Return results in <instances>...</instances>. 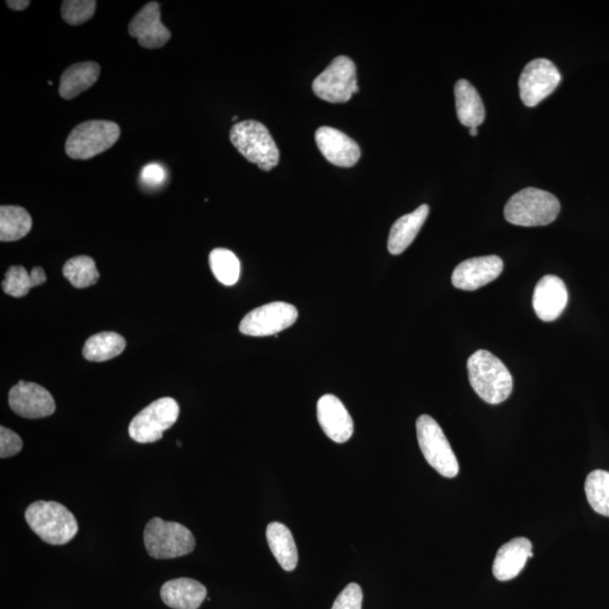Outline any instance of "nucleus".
Instances as JSON below:
<instances>
[{"instance_id":"nucleus-26","label":"nucleus","mask_w":609,"mask_h":609,"mask_svg":"<svg viewBox=\"0 0 609 609\" xmlns=\"http://www.w3.org/2000/svg\"><path fill=\"white\" fill-rule=\"evenodd\" d=\"M214 276L225 286H234L241 276V262L235 253L227 249H215L209 255Z\"/></svg>"},{"instance_id":"nucleus-16","label":"nucleus","mask_w":609,"mask_h":609,"mask_svg":"<svg viewBox=\"0 0 609 609\" xmlns=\"http://www.w3.org/2000/svg\"><path fill=\"white\" fill-rule=\"evenodd\" d=\"M569 302L564 282L556 276H545L535 287L533 306L538 319L544 322L558 320Z\"/></svg>"},{"instance_id":"nucleus-30","label":"nucleus","mask_w":609,"mask_h":609,"mask_svg":"<svg viewBox=\"0 0 609 609\" xmlns=\"http://www.w3.org/2000/svg\"><path fill=\"white\" fill-rule=\"evenodd\" d=\"M96 5L94 0H66L61 5V16L69 25H82L92 19Z\"/></svg>"},{"instance_id":"nucleus-7","label":"nucleus","mask_w":609,"mask_h":609,"mask_svg":"<svg viewBox=\"0 0 609 609\" xmlns=\"http://www.w3.org/2000/svg\"><path fill=\"white\" fill-rule=\"evenodd\" d=\"M417 435L421 452L432 469L445 478H455L460 472V465L437 421L423 414L417 420Z\"/></svg>"},{"instance_id":"nucleus-2","label":"nucleus","mask_w":609,"mask_h":609,"mask_svg":"<svg viewBox=\"0 0 609 609\" xmlns=\"http://www.w3.org/2000/svg\"><path fill=\"white\" fill-rule=\"evenodd\" d=\"M25 520L43 542L65 545L78 533L75 516L59 502L37 501L25 511Z\"/></svg>"},{"instance_id":"nucleus-24","label":"nucleus","mask_w":609,"mask_h":609,"mask_svg":"<svg viewBox=\"0 0 609 609\" xmlns=\"http://www.w3.org/2000/svg\"><path fill=\"white\" fill-rule=\"evenodd\" d=\"M127 342L116 332H102L93 335L85 343L83 355L94 363H102L121 355L125 351Z\"/></svg>"},{"instance_id":"nucleus-4","label":"nucleus","mask_w":609,"mask_h":609,"mask_svg":"<svg viewBox=\"0 0 609 609\" xmlns=\"http://www.w3.org/2000/svg\"><path fill=\"white\" fill-rule=\"evenodd\" d=\"M231 140L238 152L261 170L271 171L278 165L279 149L261 122L246 120L236 123L231 130Z\"/></svg>"},{"instance_id":"nucleus-25","label":"nucleus","mask_w":609,"mask_h":609,"mask_svg":"<svg viewBox=\"0 0 609 609\" xmlns=\"http://www.w3.org/2000/svg\"><path fill=\"white\" fill-rule=\"evenodd\" d=\"M32 225L28 210L19 206L0 207V241H20L31 232Z\"/></svg>"},{"instance_id":"nucleus-13","label":"nucleus","mask_w":609,"mask_h":609,"mask_svg":"<svg viewBox=\"0 0 609 609\" xmlns=\"http://www.w3.org/2000/svg\"><path fill=\"white\" fill-rule=\"evenodd\" d=\"M129 34L141 47L160 49L170 41L172 34L161 21V6L156 2L146 4L129 24Z\"/></svg>"},{"instance_id":"nucleus-8","label":"nucleus","mask_w":609,"mask_h":609,"mask_svg":"<svg viewBox=\"0 0 609 609\" xmlns=\"http://www.w3.org/2000/svg\"><path fill=\"white\" fill-rule=\"evenodd\" d=\"M180 406L172 397H163L141 410L131 420L129 436L139 444H150L161 440L166 430L178 421Z\"/></svg>"},{"instance_id":"nucleus-14","label":"nucleus","mask_w":609,"mask_h":609,"mask_svg":"<svg viewBox=\"0 0 609 609\" xmlns=\"http://www.w3.org/2000/svg\"><path fill=\"white\" fill-rule=\"evenodd\" d=\"M503 271V261L497 255L473 258L458 264L452 276L455 288L473 291L496 280Z\"/></svg>"},{"instance_id":"nucleus-12","label":"nucleus","mask_w":609,"mask_h":609,"mask_svg":"<svg viewBox=\"0 0 609 609\" xmlns=\"http://www.w3.org/2000/svg\"><path fill=\"white\" fill-rule=\"evenodd\" d=\"M8 403L16 414L26 419L47 418L56 411L54 397L46 388L24 381L12 387Z\"/></svg>"},{"instance_id":"nucleus-20","label":"nucleus","mask_w":609,"mask_h":609,"mask_svg":"<svg viewBox=\"0 0 609 609\" xmlns=\"http://www.w3.org/2000/svg\"><path fill=\"white\" fill-rule=\"evenodd\" d=\"M428 215L429 207L422 205L413 213L397 219L388 237V251L393 255H399L408 249L425 225Z\"/></svg>"},{"instance_id":"nucleus-36","label":"nucleus","mask_w":609,"mask_h":609,"mask_svg":"<svg viewBox=\"0 0 609 609\" xmlns=\"http://www.w3.org/2000/svg\"><path fill=\"white\" fill-rule=\"evenodd\" d=\"M470 135L473 136V137L478 136L479 135L478 128H471L470 129Z\"/></svg>"},{"instance_id":"nucleus-21","label":"nucleus","mask_w":609,"mask_h":609,"mask_svg":"<svg viewBox=\"0 0 609 609\" xmlns=\"http://www.w3.org/2000/svg\"><path fill=\"white\" fill-rule=\"evenodd\" d=\"M100 73V65L93 61L68 67L60 78L59 95L65 100L75 99L97 82Z\"/></svg>"},{"instance_id":"nucleus-34","label":"nucleus","mask_w":609,"mask_h":609,"mask_svg":"<svg viewBox=\"0 0 609 609\" xmlns=\"http://www.w3.org/2000/svg\"><path fill=\"white\" fill-rule=\"evenodd\" d=\"M31 277L33 280L34 287H38L44 284L47 281L46 272L41 267H35L31 271Z\"/></svg>"},{"instance_id":"nucleus-3","label":"nucleus","mask_w":609,"mask_h":609,"mask_svg":"<svg viewBox=\"0 0 609 609\" xmlns=\"http://www.w3.org/2000/svg\"><path fill=\"white\" fill-rule=\"evenodd\" d=\"M560 210V201L552 193L527 188L514 194L507 202L505 218L517 226H546L558 218Z\"/></svg>"},{"instance_id":"nucleus-9","label":"nucleus","mask_w":609,"mask_h":609,"mask_svg":"<svg viewBox=\"0 0 609 609\" xmlns=\"http://www.w3.org/2000/svg\"><path fill=\"white\" fill-rule=\"evenodd\" d=\"M314 93L330 103H346L359 92L356 65L348 57H337L313 83Z\"/></svg>"},{"instance_id":"nucleus-5","label":"nucleus","mask_w":609,"mask_h":609,"mask_svg":"<svg viewBox=\"0 0 609 609\" xmlns=\"http://www.w3.org/2000/svg\"><path fill=\"white\" fill-rule=\"evenodd\" d=\"M146 550L152 558L169 560L193 552L196 540L187 527L161 518L149 520L145 532Z\"/></svg>"},{"instance_id":"nucleus-18","label":"nucleus","mask_w":609,"mask_h":609,"mask_svg":"<svg viewBox=\"0 0 609 609\" xmlns=\"http://www.w3.org/2000/svg\"><path fill=\"white\" fill-rule=\"evenodd\" d=\"M532 542L525 537H517L501 546L493 562V575L500 581L515 579L533 558Z\"/></svg>"},{"instance_id":"nucleus-32","label":"nucleus","mask_w":609,"mask_h":609,"mask_svg":"<svg viewBox=\"0 0 609 609\" xmlns=\"http://www.w3.org/2000/svg\"><path fill=\"white\" fill-rule=\"evenodd\" d=\"M23 448V440L11 429L0 427V457L8 458L19 454Z\"/></svg>"},{"instance_id":"nucleus-27","label":"nucleus","mask_w":609,"mask_h":609,"mask_svg":"<svg viewBox=\"0 0 609 609\" xmlns=\"http://www.w3.org/2000/svg\"><path fill=\"white\" fill-rule=\"evenodd\" d=\"M586 496L597 514L609 517V472L597 470L587 476Z\"/></svg>"},{"instance_id":"nucleus-19","label":"nucleus","mask_w":609,"mask_h":609,"mask_svg":"<svg viewBox=\"0 0 609 609\" xmlns=\"http://www.w3.org/2000/svg\"><path fill=\"white\" fill-rule=\"evenodd\" d=\"M161 597L173 609H198L207 598V588L197 580L179 578L165 582Z\"/></svg>"},{"instance_id":"nucleus-33","label":"nucleus","mask_w":609,"mask_h":609,"mask_svg":"<svg viewBox=\"0 0 609 609\" xmlns=\"http://www.w3.org/2000/svg\"><path fill=\"white\" fill-rule=\"evenodd\" d=\"M166 180V172L161 165L149 164L141 172V181L149 187H158Z\"/></svg>"},{"instance_id":"nucleus-23","label":"nucleus","mask_w":609,"mask_h":609,"mask_svg":"<svg viewBox=\"0 0 609 609\" xmlns=\"http://www.w3.org/2000/svg\"><path fill=\"white\" fill-rule=\"evenodd\" d=\"M267 540L281 568L286 571L295 570L298 564V551L290 529L281 523H271L267 527Z\"/></svg>"},{"instance_id":"nucleus-6","label":"nucleus","mask_w":609,"mask_h":609,"mask_svg":"<svg viewBox=\"0 0 609 609\" xmlns=\"http://www.w3.org/2000/svg\"><path fill=\"white\" fill-rule=\"evenodd\" d=\"M121 129L116 122L90 120L78 125L66 140V154L72 160L87 161L107 152L117 143Z\"/></svg>"},{"instance_id":"nucleus-1","label":"nucleus","mask_w":609,"mask_h":609,"mask_svg":"<svg viewBox=\"0 0 609 609\" xmlns=\"http://www.w3.org/2000/svg\"><path fill=\"white\" fill-rule=\"evenodd\" d=\"M470 383L484 402H505L514 390V379L502 361L487 350H479L467 361Z\"/></svg>"},{"instance_id":"nucleus-28","label":"nucleus","mask_w":609,"mask_h":609,"mask_svg":"<svg viewBox=\"0 0 609 609\" xmlns=\"http://www.w3.org/2000/svg\"><path fill=\"white\" fill-rule=\"evenodd\" d=\"M63 273L75 288L83 289L91 287L100 279V273L96 269L95 261L81 255L66 262Z\"/></svg>"},{"instance_id":"nucleus-29","label":"nucleus","mask_w":609,"mask_h":609,"mask_svg":"<svg viewBox=\"0 0 609 609\" xmlns=\"http://www.w3.org/2000/svg\"><path fill=\"white\" fill-rule=\"evenodd\" d=\"M2 287L7 295L16 298L24 297L34 288L31 273L21 266L11 267L6 272Z\"/></svg>"},{"instance_id":"nucleus-17","label":"nucleus","mask_w":609,"mask_h":609,"mask_svg":"<svg viewBox=\"0 0 609 609\" xmlns=\"http://www.w3.org/2000/svg\"><path fill=\"white\" fill-rule=\"evenodd\" d=\"M315 140L320 152L333 165L351 167L360 158V148L355 140L342 131L322 127L315 132Z\"/></svg>"},{"instance_id":"nucleus-11","label":"nucleus","mask_w":609,"mask_h":609,"mask_svg":"<svg viewBox=\"0 0 609 609\" xmlns=\"http://www.w3.org/2000/svg\"><path fill=\"white\" fill-rule=\"evenodd\" d=\"M560 82L561 74L552 61L535 59L526 65L520 75V99L526 107L534 108L551 95Z\"/></svg>"},{"instance_id":"nucleus-22","label":"nucleus","mask_w":609,"mask_h":609,"mask_svg":"<svg viewBox=\"0 0 609 609\" xmlns=\"http://www.w3.org/2000/svg\"><path fill=\"white\" fill-rule=\"evenodd\" d=\"M455 100L458 120L463 126L478 128L485 120L484 104L478 91L466 79L455 85Z\"/></svg>"},{"instance_id":"nucleus-10","label":"nucleus","mask_w":609,"mask_h":609,"mask_svg":"<svg viewBox=\"0 0 609 609\" xmlns=\"http://www.w3.org/2000/svg\"><path fill=\"white\" fill-rule=\"evenodd\" d=\"M298 319L297 308L284 302H275L247 313L240 331L250 337H268L293 326Z\"/></svg>"},{"instance_id":"nucleus-31","label":"nucleus","mask_w":609,"mask_h":609,"mask_svg":"<svg viewBox=\"0 0 609 609\" xmlns=\"http://www.w3.org/2000/svg\"><path fill=\"white\" fill-rule=\"evenodd\" d=\"M363 590L357 584H350L335 599L332 609H361L363 607Z\"/></svg>"},{"instance_id":"nucleus-15","label":"nucleus","mask_w":609,"mask_h":609,"mask_svg":"<svg viewBox=\"0 0 609 609\" xmlns=\"http://www.w3.org/2000/svg\"><path fill=\"white\" fill-rule=\"evenodd\" d=\"M317 419L325 435L337 444L347 443L355 430L346 406L332 394L322 396L317 403Z\"/></svg>"},{"instance_id":"nucleus-35","label":"nucleus","mask_w":609,"mask_h":609,"mask_svg":"<svg viewBox=\"0 0 609 609\" xmlns=\"http://www.w3.org/2000/svg\"><path fill=\"white\" fill-rule=\"evenodd\" d=\"M29 0H7L6 5L13 11L21 12L30 6Z\"/></svg>"}]
</instances>
